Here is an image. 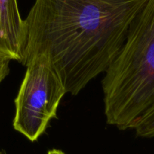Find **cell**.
I'll use <instances>...</instances> for the list:
<instances>
[{
  "instance_id": "8992f818",
  "label": "cell",
  "mask_w": 154,
  "mask_h": 154,
  "mask_svg": "<svg viewBox=\"0 0 154 154\" xmlns=\"http://www.w3.org/2000/svg\"><path fill=\"white\" fill-rule=\"evenodd\" d=\"M10 62V59L0 55V84L9 74V72H10V68H9Z\"/></svg>"
},
{
  "instance_id": "52a82bcc",
  "label": "cell",
  "mask_w": 154,
  "mask_h": 154,
  "mask_svg": "<svg viewBox=\"0 0 154 154\" xmlns=\"http://www.w3.org/2000/svg\"><path fill=\"white\" fill-rule=\"evenodd\" d=\"M48 154H66L64 152H63L60 149H51L48 152Z\"/></svg>"
},
{
  "instance_id": "277c9868",
  "label": "cell",
  "mask_w": 154,
  "mask_h": 154,
  "mask_svg": "<svg viewBox=\"0 0 154 154\" xmlns=\"http://www.w3.org/2000/svg\"><path fill=\"white\" fill-rule=\"evenodd\" d=\"M26 27L17 0H0V55L23 65Z\"/></svg>"
},
{
  "instance_id": "ba28073f",
  "label": "cell",
  "mask_w": 154,
  "mask_h": 154,
  "mask_svg": "<svg viewBox=\"0 0 154 154\" xmlns=\"http://www.w3.org/2000/svg\"><path fill=\"white\" fill-rule=\"evenodd\" d=\"M0 154H7V153L5 152V151L3 150L2 149H1V148H0Z\"/></svg>"
},
{
  "instance_id": "3957f363",
  "label": "cell",
  "mask_w": 154,
  "mask_h": 154,
  "mask_svg": "<svg viewBox=\"0 0 154 154\" xmlns=\"http://www.w3.org/2000/svg\"><path fill=\"white\" fill-rule=\"evenodd\" d=\"M14 100V130L32 142L46 131L66 94L61 79L42 57L29 60Z\"/></svg>"
},
{
  "instance_id": "7a4b0ae2",
  "label": "cell",
  "mask_w": 154,
  "mask_h": 154,
  "mask_svg": "<svg viewBox=\"0 0 154 154\" xmlns=\"http://www.w3.org/2000/svg\"><path fill=\"white\" fill-rule=\"evenodd\" d=\"M108 125L132 129L154 104V0H147L102 80Z\"/></svg>"
},
{
  "instance_id": "6da1fadb",
  "label": "cell",
  "mask_w": 154,
  "mask_h": 154,
  "mask_svg": "<svg viewBox=\"0 0 154 154\" xmlns=\"http://www.w3.org/2000/svg\"><path fill=\"white\" fill-rule=\"evenodd\" d=\"M147 0H35L24 20L25 66L42 57L78 95L105 73Z\"/></svg>"
},
{
  "instance_id": "5b68a950",
  "label": "cell",
  "mask_w": 154,
  "mask_h": 154,
  "mask_svg": "<svg viewBox=\"0 0 154 154\" xmlns=\"http://www.w3.org/2000/svg\"><path fill=\"white\" fill-rule=\"evenodd\" d=\"M132 129L138 137H154V104L136 119Z\"/></svg>"
}]
</instances>
